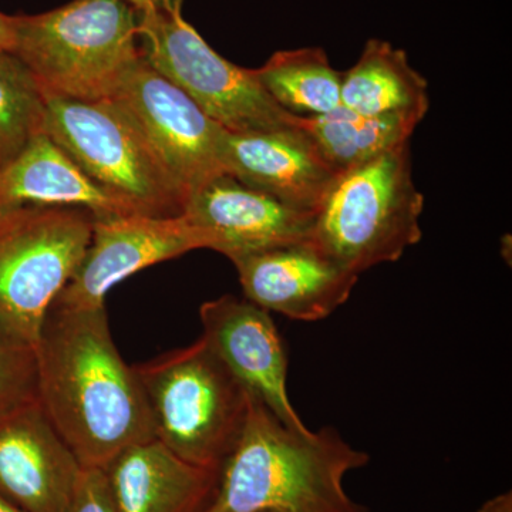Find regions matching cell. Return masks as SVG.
Returning <instances> with one entry per match:
<instances>
[{"label":"cell","instance_id":"4fadbf2b","mask_svg":"<svg viewBox=\"0 0 512 512\" xmlns=\"http://www.w3.org/2000/svg\"><path fill=\"white\" fill-rule=\"evenodd\" d=\"M84 467L39 402L0 419V494L25 512H69Z\"/></svg>","mask_w":512,"mask_h":512},{"label":"cell","instance_id":"ba28073f","mask_svg":"<svg viewBox=\"0 0 512 512\" xmlns=\"http://www.w3.org/2000/svg\"><path fill=\"white\" fill-rule=\"evenodd\" d=\"M137 40L144 60L225 130L251 133L303 126L305 117L276 104L252 69L218 55L183 15L138 13Z\"/></svg>","mask_w":512,"mask_h":512},{"label":"cell","instance_id":"ac0fdd59","mask_svg":"<svg viewBox=\"0 0 512 512\" xmlns=\"http://www.w3.org/2000/svg\"><path fill=\"white\" fill-rule=\"evenodd\" d=\"M340 101L365 116L421 123L430 109L429 83L413 69L404 50L372 39L355 66L343 73Z\"/></svg>","mask_w":512,"mask_h":512},{"label":"cell","instance_id":"484cf974","mask_svg":"<svg viewBox=\"0 0 512 512\" xmlns=\"http://www.w3.org/2000/svg\"><path fill=\"white\" fill-rule=\"evenodd\" d=\"M13 23L12 16L0 12V49L12 52Z\"/></svg>","mask_w":512,"mask_h":512},{"label":"cell","instance_id":"ffe728a7","mask_svg":"<svg viewBox=\"0 0 512 512\" xmlns=\"http://www.w3.org/2000/svg\"><path fill=\"white\" fill-rule=\"evenodd\" d=\"M420 123L403 117H375L348 107L305 117L303 127L339 173L409 143Z\"/></svg>","mask_w":512,"mask_h":512},{"label":"cell","instance_id":"4316f807","mask_svg":"<svg viewBox=\"0 0 512 512\" xmlns=\"http://www.w3.org/2000/svg\"><path fill=\"white\" fill-rule=\"evenodd\" d=\"M0 512H25L0 494Z\"/></svg>","mask_w":512,"mask_h":512},{"label":"cell","instance_id":"8fae6325","mask_svg":"<svg viewBox=\"0 0 512 512\" xmlns=\"http://www.w3.org/2000/svg\"><path fill=\"white\" fill-rule=\"evenodd\" d=\"M245 299L301 322L332 315L350 298L359 276L308 238L229 259Z\"/></svg>","mask_w":512,"mask_h":512},{"label":"cell","instance_id":"7a4b0ae2","mask_svg":"<svg viewBox=\"0 0 512 512\" xmlns=\"http://www.w3.org/2000/svg\"><path fill=\"white\" fill-rule=\"evenodd\" d=\"M369 461L333 427L296 433L251 396L204 512H369L343 485Z\"/></svg>","mask_w":512,"mask_h":512},{"label":"cell","instance_id":"277c9868","mask_svg":"<svg viewBox=\"0 0 512 512\" xmlns=\"http://www.w3.org/2000/svg\"><path fill=\"white\" fill-rule=\"evenodd\" d=\"M133 367L156 440L187 463L218 470L244 429L248 390L202 338Z\"/></svg>","mask_w":512,"mask_h":512},{"label":"cell","instance_id":"5b68a950","mask_svg":"<svg viewBox=\"0 0 512 512\" xmlns=\"http://www.w3.org/2000/svg\"><path fill=\"white\" fill-rule=\"evenodd\" d=\"M423 208L404 143L339 175L316 215L313 239L360 275L419 244Z\"/></svg>","mask_w":512,"mask_h":512},{"label":"cell","instance_id":"e0dca14e","mask_svg":"<svg viewBox=\"0 0 512 512\" xmlns=\"http://www.w3.org/2000/svg\"><path fill=\"white\" fill-rule=\"evenodd\" d=\"M20 205L82 208L94 218L138 214L126 200L84 173L46 133L33 138L0 170V210Z\"/></svg>","mask_w":512,"mask_h":512},{"label":"cell","instance_id":"7402d4cb","mask_svg":"<svg viewBox=\"0 0 512 512\" xmlns=\"http://www.w3.org/2000/svg\"><path fill=\"white\" fill-rule=\"evenodd\" d=\"M36 400L35 346L0 325V419Z\"/></svg>","mask_w":512,"mask_h":512},{"label":"cell","instance_id":"7c38bea8","mask_svg":"<svg viewBox=\"0 0 512 512\" xmlns=\"http://www.w3.org/2000/svg\"><path fill=\"white\" fill-rule=\"evenodd\" d=\"M201 338L289 430L308 433L288 394V353L271 313L232 295L202 303Z\"/></svg>","mask_w":512,"mask_h":512},{"label":"cell","instance_id":"d6986e66","mask_svg":"<svg viewBox=\"0 0 512 512\" xmlns=\"http://www.w3.org/2000/svg\"><path fill=\"white\" fill-rule=\"evenodd\" d=\"M252 72L275 103L295 116H322L342 104L343 73L320 47L281 50Z\"/></svg>","mask_w":512,"mask_h":512},{"label":"cell","instance_id":"8992f818","mask_svg":"<svg viewBox=\"0 0 512 512\" xmlns=\"http://www.w3.org/2000/svg\"><path fill=\"white\" fill-rule=\"evenodd\" d=\"M93 224L82 208L0 210V325L36 345L47 312L82 262Z\"/></svg>","mask_w":512,"mask_h":512},{"label":"cell","instance_id":"44dd1931","mask_svg":"<svg viewBox=\"0 0 512 512\" xmlns=\"http://www.w3.org/2000/svg\"><path fill=\"white\" fill-rule=\"evenodd\" d=\"M46 96L22 60L0 49V170L46 133Z\"/></svg>","mask_w":512,"mask_h":512},{"label":"cell","instance_id":"3957f363","mask_svg":"<svg viewBox=\"0 0 512 512\" xmlns=\"http://www.w3.org/2000/svg\"><path fill=\"white\" fill-rule=\"evenodd\" d=\"M12 23V52L46 97L110 99L141 56L138 13L126 0H73Z\"/></svg>","mask_w":512,"mask_h":512},{"label":"cell","instance_id":"6da1fadb","mask_svg":"<svg viewBox=\"0 0 512 512\" xmlns=\"http://www.w3.org/2000/svg\"><path fill=\"white\" fill-rule=\"evenodd\" d=\"M37 402L84 468L156 439L146 394L111 338L106 305L53 303L35 345Z\"/></svg>","mask_w":512,"mask_h":512},{"label":"cell","instance_id":"9a60e30c","mask_svg":"<svg viewBox=\"0 0 512 512\" xmlns=\"http://www.w3.org/2000/svg\"><path fill=\"white\" fill-rule=\"evenodd\" d=\"M224 165L239 183L315 214L342 174L326 160L303 126L251 133L227 131Z\"/></svg>","mask_w":512,"mask_h":512},{"label":"cell","instance_id":"9c48e42d","mask_svg":"<svg viewBox=\"0 0 512 512\" xmlns=\"http://www.w3.org/2000/svg\"><path fill=\"white\" fill-rule=\"evenodd\" d=\"M110 99L136 124L185 200L212 178L228 174L224 165L228 130L156 72L143 56Z\"/></svg>","mask_w":512,"mask_h":512},{"label":"cell","instance_id":"52a82bcc","mask_svg":"<svg viewBox=\"0 0 512 512\" xmlns=\"http://www.w3.org/2000/svg\"><path fill=\"white\" fill-rule=\"evenodd\" d=\"M46 101L47 136L96 183L126 200L138 214H183V191L119 104L111 99Z\"/></svg>","mask_w":512,"mask_h":512},{"label":"cell","instance_id":"30bf717a","mask_svg":"<svg viewBox=\"0 0 512 512\" xmlns=\"http://www.w3.org/2000/svg\"><path fill=\"white\" fill-rule=\"evenodd\" d=\"M208 248L207 235L184 215L94 218L89 247L56 302L69 308H99L106 305L107 293L128 276Z\"/></svg>","mask_w":512,"mask_h":512},{"label":"cell","instance_id":"d4e9b609","mask_svg":"<svg viewBox=\"0 0 512 512\" xmlns=\"http://www.w3.org/2000/svg\"><path fill=\"white\" fill-rule=\"evenodd\" d=\"M477 512H512L511 491L495 495V497L485 501Z\"/></svg>","mask_w":512,"mask_h":512},{"label":"cell","instance_id":"603a6c76","mask_svg":"<svg viewBox=\"0 0 512 512\" xmlns=\"http://www.w3.org/2000/svg\"><path fill=\"white\" fill-rule=\"evenodd\" d=\"M69 512H116L111 504L103 471L84 468L79 490Z\"/></svg>","mask_w":512,"mask_h":512},{"label":"cell","instance_id":"cb8c5ba5","mask_svg":"<svg viewBox=\"0 0 512 512\" xmlns=\"http://www.w3.org/2000/svg\"><path fill=\"white\" fill-rule=\"evenodd\" d=\"M138 13L156 12L183 15L184 0H126Z\"/></svg>","mask_w":512,"mask_h":512},{"label":"cell","instance_id":"5bb4252c","mask_svg":"<svg viewBox=\"0 0 512 512\" xmlns=\"http://www.w3.org/2000/svg\"><path fill=\"white\" fill-rule=\"evenodd\" d=\"M181 215L207 235L208 249L231 259L312 238L318 214L221 174L188 195Z\"/></svg>","mask_w":512,"mask_h":512},{"label":"cell","instance_id":"2e32d148","mask_svg":"<svg viewBox=\"0 0 512 512\" xmlns=\"http://www.w3.org/2000/svg\"><path fill=\"white\" fill-rule=\"evenodd\" d=\"M101 471L116 512H204L218 476L156 439L126 448Z\"/></svg>","mask_w":512,"mask_h":512}]
</instances>
